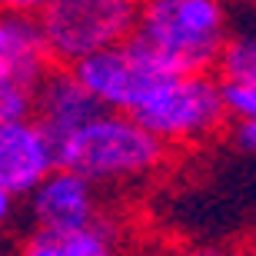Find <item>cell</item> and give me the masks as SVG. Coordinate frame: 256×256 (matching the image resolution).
<instances>
[{"mask_svg":"<svg viewBox=\"0 0 256 256\" xmlns=\"http://www.w3.org/2000/svg\"><path fill=\"white\" fill-rule=\"evenodd\" d=\"M130 44L163 76L213 74L230 44L226 7L216 0H150Z\"/></svg>","mask_w":256,"mask_h":256,"instance_id":"6da1fadb","label":"cell"},{"mask_svg":"<svg viewBox=\"0 0 256 256\" xmlns=\"http://www.w3.org/2000/svg\"><path fill=\"white\" fill-rule=\"evenodd\" d=\"M170 146L156 140L130 114H100L60 143V166L80 173L94 186L133 183L156 173L166 163Z\"/></svg>","mask_w":256,"mask_h":256,"instance_id":"7a4b0ae2","label":"cell"},{"mask_svg":"<svg viewBox=\"0 0 256 256\" xmlns=\"http://www.w3.org/2000/svg\"><path fill=\"white\" fill-rule=\"evenodd\" d=\"M37 24L54 66H76L104 50L124 47L136 34L140 4L133 0H44Z\"/></svg>","mask_w":256,"mask_h":256,"instance_id":"3957f363","label":"cell"},{"mask_svg":"<svg viewBox=\"0 0 256 256\" xmlns=\"http://www.w3.org/2000/svg\"><path fill=\"white\" fill-rule=\"evenodd\" d=\"M133 120L166 146L200 143L220 133L230 120L223 84L213 74L166 76L143 96V104L133 110Z\"/></svg>","mask_w":256,"mask_h":256,"instance_id":"277c9868","label":"cell"},{"mask_svg":"<svg viewBox=\"0 0 256 256\" xmlns=\"http://www.w3.org/2000/svg\"><path fill=\"white\" fill-rule=\"evenodd\" d=\"M70 70L106 114H130V116L143 104V96L150 94L160 80H166L156 66L146 64V57L133 47L130 40L124 47H114V50L96 54V57L80 60Z\"/></svg>","mask_w":256,"mask_h":256,"instance_id":"5b68a950","label":"cell"},{"mask_svg":"<svg viewBox=\"0 0 256 256\" xmlns=\"http://www.w3.org/2000/svg\"><path fill=\"white\" fill-rule=\"evenodd\" d=\"M60 170V146L30 116L0 130V193L34 196L44 180Z\"/></svg>","mask_w":256,"mask_h":256,"instance_id":"8992f818","label":"cell"},{"mask_svg":"<svg viewBox=\"0 0 256 256\" xmlns=\"http://www.w3.org/2000/svg\"><path fill=\"white\" fill-rule=\"evenodd\" d=\"M30 216L37 233L66 236L86 230L100 220V196L90 180L60 166L50 180H44L30 196Z\"/></svg>","mask_w":256,"mask_h":256,"instance_id":"52a82bcc","label":"cell"},{"mask_svg":"<svg viewBox=\"0 0 256 256\" xmlns=\"http://www.w3.org/2000/svg\"><path fill=\"white\" fill-rule=\"evenodd\" d=\"M100 114L104 106L84 90L70 66H54L34 90V120L57 140V146Z\"/></svg>","mask_w":256,"mask_h":256,"instance_id":"ba28073f","label":"cell"},{"mask_svg":"<svg viewBox=\"0 0 256 256\" xmlns=\"http://www.w3.org/2000/svg\"><path fill=\"white\" fill-rule=\"evenodd\" d=\"M54 70L40 34L37 14L0 7V84L37 90V84Z\"/></svg>","mask_w":256,"mask_h":256,"instance_id":"9c48e42d","label":"cell"},{"mask_svg":"<svg viewBox=\"0 0 256 256\" xmlns=\"http://www.w3.org/2000/svg\"><path fill=\"white\" fill-rule=\"evenodd\" d=\"M216 74L220 84L256 86V37H230Z\"/></svg>","mask_w":256,"mask_h":256,"instance_id":"30bf717a","label":"cell"},{"mask_svg":"<svg viewBox=\"0 0 256 256\" xmlns=\"http://www.w3.org/2000/svg\"><path fill=\"white\" fill-rule=\"evenodd\" d=\"M34 116V90L0 84V130Z\"/></svg>","mask_w":256,"mask_h":256,"instance_id":"8fae6325","label":"cell"},{"mask_svg":"<svg viewBox=\"0 0 256 256\" xmlns=\"http://www.w3.org/2000/svg\"><path fill=\"white\" fill-rule=\"evenodd\" d=\"M223 100L233 120H256V86H230L223 84Z\"/></svg>","mask_w":256,"mask_h":256,"instance_id":"7c38bea8","label":"cell"},{"mask_svg":"<svg viewBox=\"0 0 256 256\" xmlns=\"http://www.w3.org/2000/svg\"><path fill=\"white\" fill-rule=\"evenodd\" d=\"M14 256H60L57 253V236H50V233H30L24 243H20V250Z\"/></svg>","mask_w":256,"mask_h":256,"instance_id":"4fadbf2b","label":"cell"},{"mask_svg":"<svg viewBox=\"0 0 256 256\" xmlns=\"http://www.w3.org/2000/svg\"><path fill=\"white\" fill-rule=\"evenodd\" d=\"M230 140H233L236 150L253 153L256 156V120H233V126H230Z\"/></svg>","mask_w":256,"mask_h":256,"instance_id":"5bb4252c","label":"cell"},{"mask_svg":"<svg viewBox=\"0 0 256 256\" xmlns=\"http://www.w3.org/2000/svg\"><path fill=\"white\" fill-rule=\"evenodd\" d=\"M180 256H233V253H226L220 246H190V250H183Z\"/></svg>","mask_w":256,"mask_h":256,"instance_id":"9a60e30c","label":"cell"},{"mask_svg":"<svg viewBox=\"0 0 256 256\" xmlns=\"http://www.w3.org/2000/svg\"><path fill=\"white\" fill-rule=\"evenodd\" d=\"M10 216H14V196H7V193H0V230L10 223Z\"/></svg>","mask_w":256,"mask_h":256,"instance_id":"2e32d148","label":"cell"}]
</instances>
